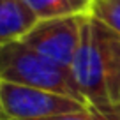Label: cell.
I'll return each mask as SVG.
<instances>
[{
  "instance_id": "10",
  "label": "cell",
  "mask_w": 120,
  "mask_h": 120,
  "mask_svg": "<svg viewBox=\"0 0 120 120\" xmlns=\"http://www.w3.org/2000/svg\"><path fill=\"white\" fill-rule=\"evenodd\" d=\"M0 120H9V118H7V116H5V115H4V113H2V109H0Z\"/></svg>"
},
{
  "instance_id": "6",
  "label": "cell",
  "mask_w": 120,
  "mask_h": 120,
  "mask_svg": "<svg viewBox=\"0 0 120 120\" xmlns=\"http://www.w3.org/2000/svg\"><path fill=\"white\" fill-rule=\"evenodd\" d=\"M37 19L60 18L69 14H81L71 0H23Z\"/></svg>"
},
{
  "instance_id": "5",
  "label": "cell",
  "mask_w": 120,
  "mask_h": 120,
  "mask_svg": "<svg viewBox=\"0 0 120 120\" xmlns=\"http://www.w3.org/2000/svg\"><path fill=\"white\" fill-rule=\"evenodd\" d=\"M37 21L23 0H0V44L23 39Z\"/></svg>"
},
{
  "instance_id": "9",
  "label": "cell",
  "mask_w": 120,
  "mask_h": 120,
  "mask_svg": "<svg viewBox=\"0 0 120 120\" xmlns=\"http://www.w3.org/2000/svg\"><path fill=\"white\" fill-rule=\"evenodd\" d=\"M71 2L81 14H88V12L92 11V5H94L95 0H71Z\"/></svg>"
},
{
  "instance_id": "2",
  "label": "cell",
  "mask_w": 120,
  "mask_h": 120,
  "mask_svg": "<svg viewBox=\"0 0 120 120\" xmlns=\"http://www.w3.org/2000/svg\"><path fill=\"white\" fill-rule=\"evenodd\" d=\"M0 81L51 90L86 104L71 69L44 58L21 39L0 44Z\"/></svg>"
},
{
  "instance_id": "3",
  "label": "cell",
  "mask_w": 120,
  "mask_h": 120,
  "mask_svg": "<svg viewBox=\"0 0 120 120\" xmlns=\"http://www.w3.org/2000/svg\"><path fill=\"white\" fill-rule=\"evenodd\" d=\"M0 109L9 120H37L90 108L81 101L51 90L0 81Z\"/></svg>"
},
{
  "instance_id": "7",
  "label": "cell",
  "mask_w": 120,
  "mask_h": 120,
  "mask_svg": "<svg viewBox=\"0 0 120 120\" xmlns=\"http://www.w3.org/2000/svg\"><path fill=\"white\" fill-rule=\"evenodd\" d=\"M90 14L120 34V0H95Z\"/></svg>"
},
{
  "instance_id": "8",
  "label": "cell",
  "mask_w": 120,
  "mask_h": 120,
  "mask_svg": "<svg viewBox=\"0 0 120 120\" xmlns=\"http://www.w3.org/2000/svg\"><path fill=\"white\" fill-rule=\"evenodd\" d=\"M37 120H111L94 109H85V111H74V113H64V115H55V116H46V118Z\"/></svg>"
},
{
  "instance_id": "4",
  "label": "cell",
  "mask_w": 120,
  "mask_h": 120,
  "mask_svg": "<svg viewBox=\"0 0 120 120\" xmlns=\"http://www.w3.org/2000/svg\"><path fill=\"white\" fill-rule=\"evenodd\" d=\"M83 16L85 14H69L39 19L21 41L44 58L58 64L60 67L71 69L81 39Z\"/></svg>"
},
{
  "instance_id": "1",
  "label": "cell",
  "mask_w": 120,
  "mask_h": 120,
  "mask_svg": "<svg viewBox=\"0 0 120 120\" xmlns=\"http://www.w3.org/2000/svg\"><path fill=\"white\" fill-rule=\"evenodd\" d=\"M71 72L90 109L120 120V34L90 12Z\"/></svg>"
}]
</instances>
